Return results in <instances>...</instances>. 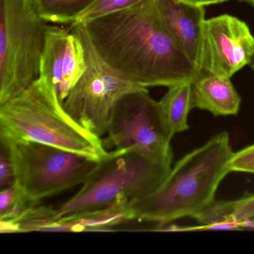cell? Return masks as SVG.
<instances>
[{"instance_id":"277c9868","label":"cell","mask_w":254,"mask_h":254,"mask_svg":"<svg viewBox=\"0 0 254 254\" xmlns=\"http://www.w3.org/2000/svg\"><path fill=\"white\" fill-rule=\"evenodd\" d=\"M172 167L152 161L131 148L108 151L81 190L58 209L59 216L129 206L155 191Z\"/></svg>"},{"instance_id":"7c38bea8","label":"cell","mask_w":254,"mask_h":254,"mask_svg":"<svg viewBox=\"0 0 254 254\" xmlns=\"http://www.w3.org/2000/svg\"><path fill=\"white\" fill-rule=\"evenodd\" d=\"M191 84L193 108L217 117L237 115L241 97L230 78L200 71Z\"/></svg>"},{"instance_id":"ac0fdd59","label":"cell","mask_w":254,"mask_h":254,"mask_svg":"<svg viewBox=\"0 0 254 254\" xmlns=\"http://www.w3.org/2000/svg\"><path fill=\"white\" fill-rule=\"evenodd\" d=\"M142 1L143 0H95L87 9L78 16L75 23L71 25L86 24L96 19L127 9Z\"/></svg>"},{"instance_id":"44dd1931","label":"cell","mask_w":254,"mask_h":254,"mask_svg":"<svg viewBox=\"0 0 254 254\" xmlns=\"http://www.w3.org/2000/svg\"><path fill=\"white\" fill-rule=\"evenodd\" d=\"M0 188H7L15 183L11 157L6 144L0 141Z\"/></svg>"},{"instance_id":"8992f818","label":"cell","mask_w":254,"mask_h":254,"mask_svg":"<svg viewBox=\"0 0 254 254\" xmlns=\"http://www.w3.org/2000/svg\"><path fill=\"white\" fill-rule=\"evenodd\" d=\"M0 141L8 147L14 184L30 203L82 185L99 164L98 160L40 142Z\"/></svg>"},{"instance_id":"9a60e30c","label":"cell","mask_w":254,"mask_h":254,"mask_svg":"<svg viewBox=\"0 0 254 254\" xmlns=\"http://www.w3.org/2000/svg\"><path fill=\"white\" fill-rule=\"evenodd\" d=\"M32 203L15 219L0 221L2 233L47 232L60 219L59 210L51 206H40Z\"/></svg>"},{"instance_id":"d4e9b609","label":"cell","mask_w":254,"mask_h":254,"mask_svg":"<svg viewBox=\"0 0 254 254\" xmlns=\"http://www.w3.org/2000/svg\"><path fill=\"white\" fill-rule=\"evenodd\" d=\"M250 66H251V67L254 70V59H253L252 62H251V63L250 64Z\"/></svg>"},{"instance_id":"e0dca14e","label":"cell","mask_w":254,"mask_h":254,"mask_svg":"<svg viewBox=\"0 0 254 254\" xmlns=\"http://www.w3.org/2000/svg\"><path fill=\"white\" fill-rule=\"evenodd\" d=\"M95 0H33L41 17L48 23L71 25Z\"/></svg>"},{"instance_id":"7a4b0ae2","label":"cell","mask_w":254,"mask_h":254,"mask_svg":"<svg viewBox=\"0 0 254 254\" xmlns=\"http://www.w3.org/2000/svg\"><path fill=\"white\" fill-rule=\"evenodd\" d=\"M230 136L217 133L172 167L161 185L128 206L130 221L164 225L181 218H195L215 200L221 181L230 173L233 154Z\"/></svg>"},{"instance_id":"8fae6325","label":"cell","mask_w":254,"mask_h":254,"mask_svg":"<svg viewBox=\"0 0 254 254\" xmlns=\"http://www.w3.org/2000/svg\"><path fill=\"white\" fill-rule=\"evenodd\" d=\"M162 22L184 54L199 70L204 8L184 0H156Z\"/></svg>"},{"instance_id":"5b68a950","label":"cell","mask_w":254,"mask_h":254,"mask_svg":"<svg viewBox=\"0 0 254 254\" xmlns=\"http://www.w3.org/2000/svg\"><path fill=\"white\" fill-rule=\"evenodd\" d=\"M47 26L33 0H0V105L39 78Z\"/></svg>"},{"instance_id":"2e32d148","label":"cell","mask_w":254,"mask_h":254,"mask_svg":"<svg viewBox=\"0 0 254 254\" xmlns=\"http://www.w3.org/2000/svg\"><path fill=\"white\" fill-rule=\"evenodd\" d=\"M194 219L200 230H236L242 229L237 212V199L214 200Z\"/></svg>"},{"instance_id":"30bf717a","label":"cell","mask_w":254,"mask_h":254,"mask_svg":"<svg viewBox=\"0 0 254 254\" xmlns=\"http://www.w3.org/2000/svg\"><path fill=\"white\" fill-rule=\"evenodd\" d=\"M82 41L71 26L48 25L40 64L39 78L57 94L62 104L87 69Z\"/></svg>"},{"instance_id":"d6986e66","label":"cell","mask_w":254,"mask_h":254,"mask_svg":"<svg viewBox=\"0 0 254 254\" xmlns=\"http://www.w3.org/2000/svg\"><path fill=\"white\" fill-rule=\"evenodd\" d=\"M15 184L1 190L0 221H11L19 216L30 204Z\"/></svg>"},{"instance_id":"7402d4cb","label":"cell","mask_w":254,"mask_h":254,"mask_svg":"<svg viewBox=\"0 0 254 254\" xmlns=\"http://www.w3.org/2000/svg\"><path fill=\"white\" fill-rule=\"evenodd\" d=\"M237 212L242 229H254V194L248 193L237 199Z\"/></svg>"},{"instance_id":"603a6c76","label":"cell","mask_w":254,"mask_h":254,"mask_svg":"<svg viewBox=\"0 0 254 254\" xmlns=\"http://www.w3.org/2000/svg\"><path fill=\"white\" fill-rule=\"evenodd\" d=\"M184 1L194 5L205 6V5H212V4L221 3L227 0H184Z\"/></svg>"},{"instance_id":"4fadbf2b","label":"cell","mask_w":254,"mask_h":254,"mask_svg":"<svg viewBox=\"0 0 254 254\" xmlns=\"http://www.w3.org/2000/svg\"><path fill=\"white\" fill-rule=\"evenodd\" d=\"M130 221L128 206H114L81 215L61 218L47 232L111 231L113 227Z\"/></svg>"},{"instance_id":"5bb4252c","label":"cell","mask_w":254,"mask_h":254,"mask_svg":"<svg viewBox=\"0 0 254 254\" xmlns=\"http://www.w3.org/2000/svg\"><path fill=\"white\" fill-rule=\"evenodd\" d=\"M191 82H184L168 87L159 102L162 115L174 134L188 130V117L193 109Z\"/></svg>"},{"instance_id":"3957f363","label":"cell","mask_w":254,"mask_h":254,"mask_svg":"<svg viewBox=\"0 0 254 254\" xmlns=\"http://www.w3.org/2000/svg\"><path fill=\"white\" fill-rule=\"evenodd\" d=\"M0 138L40 142L98 161L108 153L102 138L77 123L41 78L20 96L0 105Z\"/></svg>"},{"instance_id":"cb8c5ba5","label":"cell","mask_w":254,"mask_h":254,"mask_svg":"<svg viewBox=\"0 0 254 254\" xmlns=\"http://www.w3.org/2000/svg\"><path fill=\"white\" fill-rule=\"evenodd\" d=\"M242 1L248 2V3L251 4V5L254 7V0H242Z\"/></svg>"},{"instance_id":"6da1fadb","label":"cell","mask_w":254,"mask_h":254,"mask_svg":"<svg viewBox=\"0 0 254 254\" xmlns=\"http://www.w3.org/2000/svg\"><path fill=\"white\" fill-rule=\"evenodd\" d=\"M85 25L104 59L142 87L191 82L200 72L165 27L156 0H143Z\"/></svg>"},{"instance_id":"9c48e42d","label":"cell","mask_w":254,"mask_h":254,"mask_svg":"<svg viewBox=\"0 0 254 254\" xmlns=\"http://www.w3.org/2000/svg\"><path fill=\"white\" fill-rule=\"evenodd\" d=\"M254 57V38L245 22L228 14L205 20L200 72L230 78Z\"/></svg>"},{"instance_id":"ffe728a7","label":"cell","mask_w":254,"mask_h":254,"mask_svg":"<svg viewBox=\"0 0 254 254\" xmlns=\"http://www.w3.org/2000/svg\"><path fill=\"white\" fill-rule=\"evenodd\" d=\"M229 168L231 172L254 174V144L233 153Z\"/></svg>"},{"instance_id":"ba28073f","label":"cell","mask_w":254,"mask_h":254,"mask_svg":"<svg viewBox=\"0 0 254 254\" xmlns=\"http://www.w3.org/2000/svg\"><path fill=\"white\" fill-rule=\"evenodd\" d=\"M106 135L102 139L106 150L131 148L156 163L172 165L171 140L175 134L148 88L130 92L120 99Z\"/></svg>"},{"instance_id":"52a82bcc","label":"cell","mask_w":254,"mask_h":254,"mask_svg":"<svg viewBox=\"0 0 254 254\" xmlns=\"http://www.w3.org/2000/svg\"><path fill=\"white\" fill-rule=\"evenodd\" d=\"M82 41L87 69L63 103L66 112L84 129L99 137L106 134L120 99L146 88L110 65L93 45L85 24L69 25Z\"/></svg>"}]
</instances>
